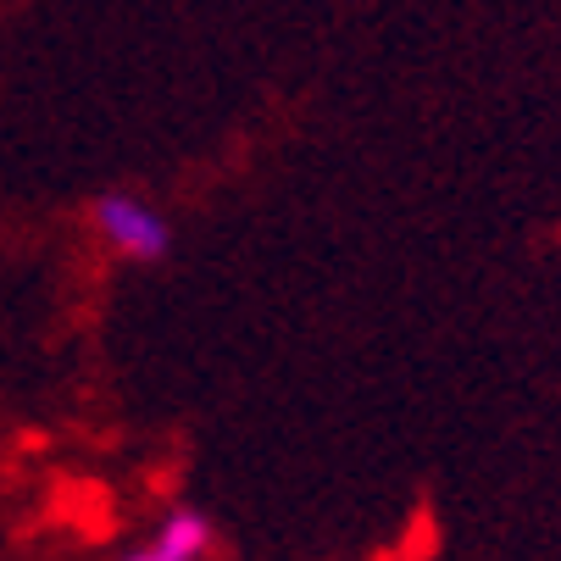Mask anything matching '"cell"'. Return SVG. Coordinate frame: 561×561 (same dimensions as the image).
<instances>
[{"label": "cell", "instance_id": "1", "mask_svg": "<svg viewBox=\"0 0 561 561\" xmlns=\"http://www.w3.org/2000/svg\"><path fill=\"white\" fill-rule=\"evenodd\" d=\"M95 222H101V233H106V245H117L123 256L156 262V256L168 251V222L156 217L145 201H134V195H106V201L95 206Z\"/></svg>", "mask_w": 561, "mask_h": 561}, {"label": "cell", "instance_id": "2", "mask_svg": "<svg viewBox=\"0 0 561 561\" xmlns=\"http://www.w3.org/2000/svg\"><path fill=\"white\" fill-rule=\"evenodd\" d=\"M206 545H211V528H206V517L201 512H179L162 534H156V556L162 561H201L206 556Z\"/></svg>", "mask_w": 561, "mask_h": 561}, {"label": "cell", "instance_id": "3", "mask_svg": "<svg viewBox=\"0 0 561 561\" xmlns=\"http://www.w3.org/2000/svg\"><path fill=\"white\" fill-rule=\"evenodd\" d=\"M128 561H162V556H156V550H145V556H128Z\"/></svg>", "mask_w": 561, "mask_h": 561}]
</instances>
